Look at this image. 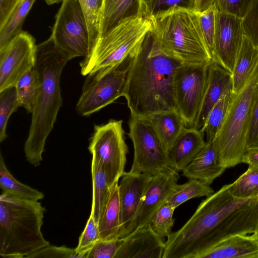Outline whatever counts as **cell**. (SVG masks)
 Here are the masks:
<instances>
[{
	"mask_svg": "<svg viewBox=\"0 0 258 258\" xmlns=\"http://www.w3.org/2000/svg\"><path fill=\"white\" fill-rule=\"evenodd\" d=\"M119 245V239L99 240L86 254L85 258H114Z\"/></svg>",
	"mask_w": 258,
	"mask_h": 258,
	"instance_id": "cell-41",
	"label": "cell"
},
{
	"mask_svg": "<svg viewBox=\"0 0 258 258\" xmlns=\"http://www.w3.org/2000/svg\"><path fill=\"white\" fill-rule=\"evenodd\" d=\"M146 118L169 154L173 144L186 127L182 118L174 110L155 113Z\"/></svg>",
	"mask_w": 258,
	"mask_h": 258,
	"instance_id": "cell-24",
	"label": "cell"
},
{
	"mask_svg": "<svg viewBox=\"0 0 258 258\" xmlns=\"http://www.w3.org/2000/svg\"><path fill=\"white\" fill-rule=\"evenodd\" d=\"M232 90V74L211 60L208 64L205 92L193 127L202 130L212 108L224 94Z\"/></svg>",
	"mask_w": 258,
	"mask_h": 258,
	"instance_id": "cell-18",
	"label": "cell"
},
{
	"mask_svg": "<svg viewBox=\"0 0 258 258\" xmlns=\"http://www.w3.org/2000/svg\"><path fill=\"white\" fill-rule=\"evenodd\" d=\"M199 258H258V239L253 233L234 235L218 243Z\"/></svg>",
	"mask_w": 258,
	"mask_h": 258,
	"instance_id": "cell-21",
	"label": "cell"
},
{
	"mask_svg": "<svg viewBox=\"0 0 258 258\" xmlns=\"http://www.w3.org/2000/svg\"><path fill=\"white\" fill-rule=\"evenodd\" d=\"M217 10L214 5L208 10L198 13L205 42L211 59L216 62L214 48V37L216 28Z\"/></svg>",
	"mask_w": 258,
	"mask_h": 258,
	"instance_id": "cell-35",
	"label": "cell"
},
{
	"mask_svg": "<svg viewBox=\"0 0 258 258\" xmlns=\"http://www.w3.org/2000/svg\"><path fill=\"white\" fill-rule=\"evenodd\" d=\"M144 2L146 16L149 19L175 7L192 9L191 0H144Z\"/></svg>",
	"mask_w": 258,
	"mask_h": 258,
	"instance_id": "cell-40",
	"label": "cell"
},
{
	"mask_svg": "<svg viewBox=\"0 0 258 258\" xmlns=\"http://www.w3.org/2000/svg\"><path fill=\"white\" fill-rule=\"evenodd\" d=\"M69 60L50 37L36 45L34 68L39 75L40 88L24 145L25 157L35 167L42 160L46 140L62 105L60 77Z\"/></svg>",
	"mask_w": 258,
	"mask_h": 258,
	"instance_id": "cell-3",
	"label": "cell"
},
{
	"mask_svg": "<svg viewBox=\"0 0 258 258\" xmlns=\"http://www.w3.org/2000/svg\"><path fill=\"white\" fill-rule=\"evenodd\" d=\"M258 227V197L238 199L228 184L202 201L192 216L165 242L163 258H199L223 240L254 233Z\"/></svg>",
	"mask_w": 258,
	"mask_h": 258,
	"instance_id": "cell-1",
	"label": "cell"
},
{
	"mask_svg": "<svg viewBox=\"0 0 258 258\" xmlns=\"http://www.w3.org/2000/svg\"><path fill=\"white\" fill-rule=\"evenodd\" d=\"M122 120L111 119L106 123L96 125L88 149L101 167L110 188L118 183L125 172L128 147Z\"/></svg>",
	"mask_w": 258,
	"mask_h": 258,
	"instance_id": "cell-8",
	"label": "cell"
},
{
	"mask_svg": "<svg viewBox=\"0 0 258 258\" xmlns=\"http://www.w3.org/2000/svg\"><path fill=\"white\" fill-rule=\"evenodd\" d=\"M252 0H215L216 10L243 19L247 14Z\"/></svg>",
	"mask_w": 258,
	"mask_h": 258,
	"instance_id": "cell-39",
	"label": "cell"
},
{
	"mask_svg": "<svg viewBox=\"0 0 258 258\" xmlns=\"http://www.w3.org/2000/svg\"><path fill=\"white\" fill-rule=\"evenodd\" d=\"M257 64L258 49L244 36L232 73V93L244 88Z\"/></svg>",
	"mask_w": 258,
	"mask_h": 258,
	"instance_id": "cell-23",
	"label": "cell"
},
{
	"mask_svg": "<svg viewBox=\"0 0 258 258\" xmlns=\"http://www.w3.org/2000/svg\"><path fill=\"white\" fill-rule=\"evenodd\" d=\"M165 246L163 238L149 225L120 238L114 258H163Z\"/></svg>",
	"mask_w": 258,
	"mask_h": 258,
	"instance_id": "cell-16",
	"label": "cell"
},
{
	"mask_svg": "<svg viewBox=\"0 0 258 258\" xmlns=\"http://www.w3.org/2000/svg\"><path fill=\"white\" fill-rule=\"evenodd\" d=\"M258 91V64L244 88L232 92L227 111L214 140L218 160L226 169L241 163L246 150L252 112Z\"/></svg>",
	"mask_w": 258,
	"mask_h": 258,
	"instance_id": "cell-7",
	"label": "cell"
},
{
	"mask_svg": "<svg viewBox=\"0 0 258 258\" xmlns=\"http://www.w3.org/2000/svg\"><path fill=\"white\" fill-rule=\"evenodd\" d=\"M255 236L258 239V227L257 228L255 232L253 233Z\"/></svg>",
	"mask_w": 258,
	"mask_h": 258,
	"instance_id": "cell-47",
	"label": "cell"
},
{
	"mask_svg": "<svg viewBox=\"0 0 258 258\" xmlns=\"http://www.w3.org/2000/svg\"><path fill=\"white\" fill-rule=\"evenodd\" d=\"M152 177L150 174L134 173L130 171L125 172L121 176L118 184L121 238L139 208Z\"/></svg>",
	"mask_w": 258,
	"mask_h": 258,
	"instance_id": "cell-17",
	"label": "cell"
},
{
	"mask_svg": "<svg viewBox=\"0 0 258 258\" xmlns=\"http://www.w3.org/2000/svg\"><path fill=\"white\" fill-rule=\"evenodd\" d=\"M150 19L151 31L167 54L182 63H208L211 61L199 14L194 10L175 7Z\"/></svg>",
	"mask_w": 258,
	"mask_h": 258,
	"instance_id": "cell-5",
	"label": "cell"
},
{
	"mask_svg": "<svg viewBox=\"0 0 258 258\" xmlns=\"http://www.w3.org/2000/svg\"><path fill=\"white\" fill-rule=\"evenodd\" d=\"M45 208L40 202L3 192L0 197V255L28 257L49 245L41 232Z\"/></svg>",
	"mask_w": 258,
	"mask_h": 258,
	"instance_id": "cell-4",
	"label": "cell"
},
{
	"mask_svg": "<svg viewBox=\"0 0 258 258\" xmlns=\"http://www.w3.org/2000/svg\"><path fill=\"white\" fill-rule=\"evenodd\" d=\"M64 257L79 258L75 248L64 246H56L50 244L30 255L28 258Z\"/></svg>",
	"mask_w": 258,
	"mask_h": 258,
	"instance_id": "cell-42",
	"label": "cell"
},
{
	"mask_svg": "<svg viewBox=\"0 0 258 258\" xmlns=\"http://www.w3.org/2000/svg\"><path fill=\"white\" fill-rule=\"evenodd\" d=\"M245 36L258 49V0H252L242 19Z\"/></svg>",
	"mask_w": 258,
	"mask_h": 258,
	"instance_id": "cell-38",
	"label": "cell"
},
{
	"mask_svg": "<svg viewBox=\"0 0 258 258\" xmlns=\"http://www.w3.org/2000/svg\"><path fill=\"white\" fill-rule=\"evenodd\" d=\"M208 63H183L174 80L176 110L185 126H194L205 92Z\"/></svg>",
	"mask_w": 258,
	"mask_h": 258,
	"instance_id": "cell-12",
	"label": "cell"
},
{
	"mask_svg": "<svg viewBox=\"0 0 258 258\" xmlns=\"http://www.w3.org/2000/svg\"><path fill=\"white\" fill-rule=\"evenodd\" d=\"M97 225L100 240H112L121 238L118 183L111 188L109 198L101 213Z\"/></svg>",
	"mask_w": 258,
	"mask_h": 258,
	"instance_id": "cell-25",
	"label": "cell"
},
{
	"mask_svg": "<svg viewBox=\"0 0 258 258\" xmlns=\"http://www.w3.org/2000/svg\"><path fill=\"white\" fill-rule=\"evenodd\" d=\"M36 45L34 37L22 31L0 50V91L15 86L34 67Z\"/></svg>",
	"mask_w": 258,
	"mask_h": 258,
	"instance_id": "cell-13",
	"label": "cell"
},
{
	"mask_svg": "<svg viewBox=\"0 0 258 258\" xmlns=\"http://www.w3.org/2000/svg\"><path fill=\"white\" fill-rule=\"evenodd\" d=\"M204 133L193 127H185L169 152L171 167L182 171L206 145Z\"/></svg>",
	"mask_w": 258,
	"mask_h": 258,
	"instance_id": "cell-19",
	"label": "cell"
},
{
	"mask_svg": "<svg viewBox=\"0 0 258 258\" xmlns=\"http://www.w3.org/2000/svg\"><path fill=\"white\" fill-rule=\"evenodd\" d=\"M230 193L238 199H252L258 197V169L248 167L237 180L228 184Z\"/></svg>",
	"mask_w": 258,
	"mask_h": 258,
	"instance_id": "cell-33",
	"label": "cell"
},
{
	"mask_svg": "<svg viewBox=\"0 0 258 258\" xmlns=\"http://www.w3.org/2000/svg\"><path fill=\"white\" fill-rule=\"evenodd\" d=\"M35 0H20L5 26L0 30V50L22 30L24 20Z\"/></svg>",
	"mask_w": 258,
	"mask_h": 258,
	"instance_id": "cell-29",
	"label": "cell"
},
{
	"mask_svg": "<svg viewBox=\"0 0 258 258\" xmlns=\"http://www.w3.org/2000/svg\"><path fill=\"white\" fill-rule=\"evenodd\" d=\"M92 201L90 216L98 224L100 217L109 198L111 188L100 165L93 159L91 162Z\"/></svg>",
	"mask_w": 258,
	"mask_h": 258,
	"instance_id": "cell-26",
	"label": "cell"
},
{
	"mask_svg": "<svg viewBox=\"0 0 258 258\" xmlns=\"http://www.w3.org/2000/svg\"><path fill=\"white\" fill-rule=\"evenodd\" d=\"M232 91L224 94L210 111L201 131L206 134V143L213 142L223 123L230 101Z\"/></svg>",
	"mask_w": 258,
	"mask_h": 258,
	"instance_id": "cell-31",
	"label": "cell"
},
{
	"mask_svg": "<svg viewBox=\"0 0 258 258\" xmlns=\"http://www.w3.org/2000/svg\"><path fill=\"white\" fill-rule=\"evenodd\" d=\"M44 1L47 5H51L62 2L63 0ZM102 1L79 0L87 23L90 38L89 50L99 36Z\"/></svg>",
	"mask_w": 258,
	"mask_h": 258,
	"instance_id": "cell-32",
	"label": "cell"
},
{
	"mask_svg": "<svg viewBox=\"0 0 258 258\" xmlns=\"http://www.w3.org/2000/svg\"><path fill=\"white\" fill-rule=\"evenodd\" d=\"M179 178L178 172L172 168L153 175L139 208L125 228L122 237L136 229L150 224L158 210L178 188Z\"/></svg>",
	"mask_w": 258,
	"mask_h": 258,
	"instance_id": "cell-14",
	"label": "cell"
},
{
	"mask_svg": "<svg viewBox=\"0 0 258 258\" xmlns=\"http://www.w3.org/2000/svg\"><path fill=\"white\" fill-rule=\"evenodd\" d=\"M182 64L163 50L151 30L131 55L123 95L131 115L176 110L174 80Z\"/></svg>",
	"mask_w": 258,
	"mask_h": 258,
	"instance_id": "cell-2",
	"label": "cell"
},
{
	"mask_svg": "<svg viewBox=\"0 0 258 258\" xmlns=\"http://www.w3.org/2000/svg\"><path fill=\"white\" fill-rule=\"evenodd\" d=\"M128 125L134 151L130 172L154 175L172 168L168 153L147 118L131 115Z\"/></svg>",
	"mask_w": 258,
	"mask_h": 258,
	"instance_id": "cell-9",
	"label": "cell"
},
{
	"mask_svg": "<svg viewBox=\"0 0 258 258\" xmlns=\"http://www.w3.org/2000/svg\"><path fill=\"white\" fill-rule=\"evenodd\" d=\"M21 107L29 113L34 107L40 88L38 73L34 67L24 74L15 85Z\"/></svg>",
	"mask_w": 258,
	"mask_h": 258,
	"instance_id": "cell-28",
	"label": "cell"
},
{
	"mask_svg": "<svg viewBox=\"0 0 258 258\" xmlns=\"http://www.w3.org/2000/svg\"><path fill=\"white\" fill-rule=\"evenodd\" d=\"M244 36L242 19L217 11L214 37L216 62L231 74Z\"/></svg>",
	"mask_w": 258,
	"mask_h": 258,
	"instance_id": "cell-15",
	"label": "cell"
},
{
	"mask_svg": "<svg viewBox=\"0 0 258 258\" xmlns=\"http://www.w3.org/2000/svg\"><path fill=\"white\" fill-rule=\"evenodd\" d=\"M241 163L247 164L249 167L258 169V148L247 149L242 156Z\"/></svg>",
	"mask_w": 258,
	"mask_h": 258,
	"instance_id": "cell-45",
	"label": "cell"
},
{
	"mask_svg": "<svg viewBox=\"0 0 258 258\" xmlns=\"http://www.w3.org/2000/svg\"><path fill=\"white\" fill-rule=\"evenodd\" d=\"M225 169L219 163L213 142L206 143L204 148L182 172L188 179H197L210 185Z\"/></svg>",
	"mask_w": 258,
	"mask_h": 258,
	"instance_id": "cell-22",
	"label": "cell"
},
{
	"mask_svg": "<svg viewBox=\"0 0 258 258\" xmlns=\"http://www.w3.org/2000/svg\"><path fill=\"white\" fill-rule=\"evenodd\" d=\"M214 193L212 188L201 180L195 178L182 184H179L177 190L168 199L166 203L175 208L187 201L196 198L208 197Z\"/></svg>",
	"mask_w": 258,
	"mask_h": 258,
	"instance_id": "cell-30",
	"label": "cell"
},
{
	"mask_svg": "<svg viewBox=\"0 0 258 258\" xmlns=\"http://www.w3.org/2000/svg\"><path fill=\"white\" fill-rule=\"evenodd\" d=\"M55 16L50 38L69 60L86 57L90 38L87 21L79 0H63Z\"/></svg>",
	"mask_w": 258,
	"mask_h": 258,
	"instance_id": "cell-10",
	"label": "cell"
},
{
	"mask_svg": "<svg viewBox=\"0 0 258 258\" xmlns=\"http://www.w3.org/2000/svg\"><path fill=\"white\" fill-rule=\"evenodd\" d=\"M146 13L144 0H102L98 37L122 21L133 17L146 16Z\"/></svg>",
	"mask_w": 258,
	"mask_h": 258,
	"instance_id": "cell-20",
	"label": "cell"
},
{
	"mask_svg": "<svg viewBox=\"0 0 258 258\" xmlns=\"http://www.w3.org/2000/svg\"><path fill=\"white\" fill-rule=\"evenodd\" d=\"M99 240L98 225L90 216L85 228L79 237L78 246L75 248L79 258H85L86 254Z\"/></svg>",
	"mask_w": 258,
	"mask_h": 258,
	"instance_id": "cell-37",
	"label": "cell"
},
{
	"mask_svg": "<svg viewBox=\"0 0 258 258\" xmlns=\"http://www.w3.org/2000/svg\"><path fill=\"white\" fill-rule=\"evenodd\" d=\"M21 106L15 86L0 91V142L7 137L6 128L11 114Z\"/></svg>",
	"mask_w": 258,
	"mask_h": 258,
	"instance_id": "cell-34",
	"label": "cell"
},
{
	"mask_svg": "<svg viewBox=\"0 0 258 258\" xmlns=\"http://www.w3.org/2000/svg\"><path fill=\"white\" fill-rule=\"evenodd\" d=\"M258 148V91L253 107L247 139L246 150Z\"/></svg>",
	"mask_w": 258,
	"mask_h": 258,
	"instance_id": "cell-43",
	"label": "cell"
},
{
	"mask_svg": "<svg viewBox=\"0 0 258 258\" xmlns=\"http://www.w3.org/2000/svg\"><path fill=\"white\" fill-rule=\"evenodd\" d=\"M192 9L198 13H201L212 6L215 0H191Z\"/></svg>",
	"mask_w": 258,
	"mask_h": 258,
	"instance_id": "cell-46",
	"label": "cell"
},
{
	"mask_svg": "<svg viewBox=\"0 0 258 258\" xmlns=\"http://www.w3.org/2000/svg\"><path fill=\"white\" fill-rule=\"evenodd\" d=\"M20 0H0V30L5 26Z\"/></svg>",
	"mask_w": 258,
	"mask_h": 258,
	"instance_id": "cell-44",
	"label": "cell"
},
{
	"mask_svg": "<svg viewBox=\"0 0 258 258\" xmlns=\"http://www.w3.org/2000/svg\"><path fill=\"white\" fill-rule=\"evenodd\" d=\"M175 209L166 203L158 210L151 220L150 225L155 232L162 238L167 237L172 232L175 221L173 215Z\"/></svg>",
	"mask_w": 258,
	"mask_h": 258,
	"instance_id": "cell-36",
	"label": "cell"
},
{
	"mask_svg": "<svg viewBox=\"0 0 258 258\" xmlns=\"http://www.w3.org/2000/svg\"><path fill=\"white\" fill-rule=\"evenodd\" d=\"M131 55L118 67L100 78L93 74L87 76L76 105L80 115H90L123 96Z\"/></svg>",
	"mask_w": 258,
	"mask_h": 258,
	"instance_id": "cell-11",
	"label": "cell"
},
{
	"mask_svg": "<svg viewBox=\"0 0 258 258\" xmlns=\"http://www.w3.org/2000/svg\"><path fill=\"white\" fill-rule=\"evenodd\" d=\"M146 16L126 19L98 38L87 56L80 62L83 76L100 78L126 60L151 30Z\"/></svg>",
	"mask_w": 258,
	"mask_h": 258,
	"instance_id": "cell-6",
	"label": "cell"
},
{
	"mask_svg": "<svg viewBox=\"0 0 258 258\" xmlns=\"http://www.w3.org/2000/svg\"><path fill=\"white\" fill-rule=\"evenodd\" d=\"M0 187L3 192L19 199L38 201L44 198L42 192L15 179L7 169L2 153L0 155Z\"/></svg>",
	"mask_w": 258,
	"mask_h": 258,
	"instance_id": "cell-27",
	"label": "cell"
}]
</instances>
